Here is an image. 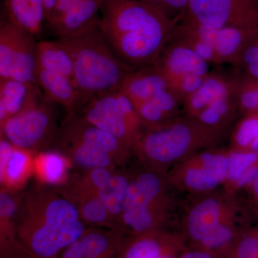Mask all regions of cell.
Returning a JSON list of instances; mask_svg holds the SVG:
<instances>
[{
  "instance_id": "6da1fadb",
  "label": "cell",
  "mask_w": 258,
  "mask_h": 258,
  "mask_svg": "<svg viewBox=\"0 0 258 258\" xmlns=\"http://www.w3.org/2000/svg\"><path fill=\"white\" fill-rule=\"evenodd\" d=\"M100 13L107 42L134 69L155 63L179 23L138 0H102Z\"/></svg>"
},
{
  "instance_id": "7a4b0ae2",
  "label": "cell",
  "mask_w": 258,
  "mask_h": 258,
  "mask_svg": "<svg viewBox=\"0 0 258 258\" xmlns=\"http://www.w3.org/2000/svg\"><path fill=\"white\" fill-rule=\"evenodd\" d=\"M15 223L19 240L33 258H58L87 229L72 202L41 184L21 198Z\"/></svg>"
},
{
  "instance_id": "3957f363",
  "label": "cell",
  "mask_w": 258,
  "mask_h": 258,
  "mask_svg": "<svg viewBox=\"0 0 258 258\" xmlns=\"http://www.w3.org/2000/svg\"><path fill=\"white\" fill-rule=\"evenodd\" d=\"M98 20L76 33L57 38L72 58L74 82L89 99L118 91L127 75L135 69L115 53Z\"/></svg>"
},
{
  "instance_id": "277c9868",
  "label": "cell",
  "mask_w": 258,
  "mask_h": 258,
  "mask_svg": "<svg viewBox=\"0 0 258 258\" xmlns=\"http://www.w3.org/2000/svg\"><path fill=\"white\" fill-rule=\"evenodd\" d=\"M227 132L196 118L180 116L161 128L144 129L132 152L144 167L167 174L171 167L195 153L216 147Z\"/></svg>"
},
{
  "instance_id": "5b68a950",
  "label": "cell",
  "mask_w": 258,
  "mask_h": 258,
  "mask_svg": "<svg viewBox=\"0 0 258 258\" xmlns=\"http://www.w3.org/2000/svg\"><path fill=\"white\" fill-rule=\"evenodd\" d=\"M174 189L164 173L144 166L132 173L117 229L130 237L166 230L175 208Z\"/></svg>"
},
{
  "instance_id": "8992f818",
  "label": "cell",
  "mask_w": 258,
  "mask_h": 258,
  "mask_svg": "<svg viewBox=\"0 0 258 258\" xmlns=\"http://www.w3.org/2000/svg\"><path fill=\"white\" fill-rule=\"evenodd\" d=\"M52 144L54 150L83 171L118 167L133 154L118 139L91 124L76 111H68Z\"/></svg>"
},
{
  "instance_id": "52a82bcc",
  "label": "cell",
  "mask_w": 258,
  "mask_h": 258,
  "mask_svg": "<svg viewBox=\"0 0 258 258\" xmlns=\"http://www.w3.org/2000/svg\"><path fill=\"white\" fill-rule=\"evenodd\" d=\"M76 112L132 151L144 131L133 103L120 90L93 96Z\"/></svg>"
},
{
  "instance_id": "ba28073f",
  "label": "cell",
  "mask_w": 258,
  "mask_h": 258,
  "mask_svg": "<svg viewBox=\"0 0 258 258\" xmlns=\"http://www.w3.org/2000/svg\"><path fill=\"white\" fill-rule=\"evenodd\" d=\"M229 155V149H204L175 164L166 175L179 191L195 196L211 193L225 184Z\"/></svg>"
},
{
  "instance_id": "9c48e42d",
  "label": "cell",
  "mask_w": 258,
  "mask_h": 258,
  "mask_svg": "<svg viewBox=\"0 0 258 258\" xmlns=\"http://www.w3.org/2000/svg\"><path fill=\"white\" fill-rule=\"evenodd\" d=\"M55 104L43 101L36 106L7 120L1 128V137L15 147L37 154L52 143L59 126Z\"/></svg>"
},
{
  "instance_id": "30bf717a",
  "label": "cell",
  "mask_w": 258,
  "mask_h": 258,
  "mask_svg": "<svg viewBox=\"0 0 258 258\" xmlns=\"http://www.w3.org/2000/svg\"><path fill=\"white\" fill-rule=\"evenodd\" d=\"M197 197L181 220V234L189 248H195L217 226L240 212L236 195L223 189Z\"/></svg>"
},
{
  "instance_id": "8fae6325",
  "label": "cell",
  "mask_w": 258,
  "mask_h": 258,
  "mask_svg": "<svg viewBox=\"0 0 258 258\" xmlns=\"http://www.w3.org/2000/svg\"><path fill=\"white\" fill-rule=\"evenodd\" d=\"M181 20L205 28L258 31V0H189Z\"/></svg>"
},
{
  "instance_id": "7c38bea8",
  "label": "cell",
  "mask_w": 258,
  "mask_h": 258,
  "mask_svg": "<svg viewBox=\"0 0 258 258\" xmlns=\"http://www.w3.org/2000/svg\"><path fill=\"white\" fill-rule=\"evenodd\" d=\"M125 237L118 229L91 227L58 258H121Z\"/></svg>"
},
{
  "instance_id": "4fadbf2b",
  "label": "cell",
  "mask_w": 258,
  "mask_h": 258,
  "mask_svg": "<svg viewBox=\"0 0 258 258\" xmlns=\"http://www.w3.org/2000/svg\"><path fill=\"white\" fill-rule=\"evenodd\" d=\"M186 24L197 35L208 42L215 51L222 64H236L247 42L258 35V31L236 28H209L201 25Z\"/></svg>"
},
{
  "instance_id": "5bb4252c",
  "label": "cell",
  "mask_w": 258,
  "mask_h": 258,
  "mask_svg": "<svg viewBox=\"0 0 258 258\" xmlns=\"http://www.w3.org/2000/svg\"><path fill=\"white\" fill-rule=\"evenodd\" d=\"M154 64L166 80L185 75L207 76L210 74L208 62L189 47L172 38Z\"/></svg>"
},
{
  "instance_id": "9a60e30c",
  "label": "cell",
  "mask_w": 258,
  "mask_h": 258,
  "mask_svg": "<svg viewBox=\"0 0 258 258\" xmlns=\"http://www.w3.org/2000/svg\"><path fill=\"white\" fill-rule=\"evenodd\" d=\"M186 249V241L181 233L159 231L126 239L121 258H160Z\"/></svg>"
},
{
  "instance_id": "2e32d148",
  "label": "cell",
  "mask_w": 258,
  "mask_h": 258,
  "mask_svg": "<svg viewBox=\"0 0 258 258\" xmlns=\"http://www.w3.org/2000/svg\"><path fill=\"white\" fill-rule=\"evenodd\" d=\"M36 79L44 93V98L54 104L64 106L68 111H77L89 100L74 79L64 75L37 67Z\"/></svg>"
},
{
  "instance_id": "e0dca14e",
  "label": "cell",
  "mask_w": 258,
  "mask_h": 258,
  "mask_svg": "<svg viewBox=\"0 0 258 258\" xmlns=\"http://www.w3.org/2000/svg\"><path fill=\"white\" fill-rule=\"evenodd\" d=\"M43 100L37 84L13 79L0 81V125Z\"/></svg>"
},
{
  "instance_id": "ac0fdd59",
  "label": "cell",
  "mask_w": 258,
  "mask_h": 258,
  "mask_svg": "<svg viewBox=\"0 0 258 258\" xmlns=\"http://www.w3.org/2000/svg\"><path fill=\"white\" fill-rule=\"evenodd\" d=\"M15 191L2 189L0 194V258H33L19 240L15 219L20 200Z\"/></svg>"
},
{
  "instance_id": "d6986e66",
  "label": "cell",
  "mask_w": 258,
  "mask_h": 258,
  "mask_svg": "<svg viewBox=\"0 0 258 258\" xmlns=\"http://www.w3.org/2000/svg\"><path fill=\"white\" fill-rule=\"evenodd\" d=\"M169 89L165 76L155 64L135 69L127 75L120 91L132 103L149 100L156 95Z\"/></svg>"
},
{
  "instance_id": "ffe728a7",
  "label": "cell",
  "mask_w": 258,
  "mask_h": 258,
  "mask_svg": "<svg viewBox=\"0 0 258 258\" xmlns=\"http://www.w3.org/2000/svg\"><path fill=\"white\" fill-rule=\"evenodd\" d=\"M232 75L210 73L200 87L183 103L185 116L196 118L212 103L232 93Z\"/></svg>"
},
{
  "instance_id": "44dd1931",
  "label": "cell",
  "mask_w": 258,
  "mask_h": 258,
  "mask_svg": "<svg viewBox=\"0 0 258 258\" xmlns=\"http://www.w3.org/2000/svg\"><path fill=\"white\" fill-rule=\"evenodd\" d=\"M72 167L63 154L57 151H42L34 157L33 174L39 183L59 187L69 179V169Z\"/></svg>"
},
{
  "instance_id": "7402d4cb",
  "label": "cell",
  "mask_w": 258,
  "mask_h": 258,
  "mask_svg": "<svg viewBox=\"0 0 258 258\" xmlns=\"http://www.w3.org/2000/svg\"><path fill=\"white\" fill-rule=\"evenodd\" d=\"M101 3L102 0H83L55 23L49 25V28L57 38L76 33L99 18Z\"/></svg>"
},
{
  "instance_id": "603a6c76",
  "label": "cell",
  "mask_w": 258,
  "mask_h": 258,
  "mask_svg": "<svg viewBox=\"0 0 258 258\" xmlns=\"http://www.w3.org/2000/svg\"><path fill=\"white\" fill-rule=\"evenodd\" d=\"M35 154L15 147L8 162L0 168L2 189L17 191L23 187L33 174Z\"/></svg>"
},
{
  "instance_id": "cb8c5ba5",
  "label": "cell",
  "mask_w": 258,
  "mask_h": 258,
  "mask_svg": "<svg viewBox=\"0 0 258 258\" xmlns=\"http://www.w3.org/2000/svg\"><path fill=\"white\" fill-rule=\"evenodd\" d=\"M132 173L116 169L111 181L99 191V196L109 213L113 227L117 229Z\"/></svg>"
},
{
  "instance_id": "d4e9b609",
  "label": "cell",
  "mask_w": 258,
  "mask_h": 258,
  "mask_svg": "<svg viewBox=\"0 0 258 258\" xmlns=\"http://www.w3.org/2000/svg\"><path fill=\"white\" fill-rule=\"evenodd\" d=\"M37 67L74 79V66L69 51L57 41L37 42Z\"/></svg>"
},
{
  "instance_id": "484cf974",
  "label": "cell",
  "mask_w": 258,
  "mask_h": 258,
  "mask_svg": "<svg viewBox=\"0 0 258 258\" xmlns=\"http://www.w3.org/2000/svg\"><path fill=\"white\" fill-rule=\"evenodd\" d=\"M37 42L32 34L22 31L11 79L38 85L36 79Z\"/></svg>"
},
{
  "instance_id": "4316f807",
  "label": "cell",
  "mask_w": 258,
  "mask_h": 258,
  "mask_svg": "<svg viewBox=\"0 0 258 258\" xmlns=\"http://www.w3.org/2000/svg\"><path fill=\"white\" fill-rule=\"evenodd\" d=\"M22 29L2 18L0 22V81L11 79Z\"/></svg>"
},
{
  "instance_id": "83f0119b",
  "label": "cell",
  "mask_w": 258,
  "mask_h": 258,
  "mask_svg": "<svg viewBox=\"0 0 258 258\" xmlns=\"http://www.w3.org/2000/svg\"><path fill=\"white\" fill-rule=\"evenodd\" d=\"M237 113L240 112L232 91L212 103L196 119L209 126L227 130Z\"/></svg>"
},
{
  "instance_id": "f1b7e54d",
  "label": "cell",
  "mask_w": 258,
  "mask_h": 258,
  "mask_svg": "<svg viewBox=\"0 0 258 258\" xmlns=\"http://www.w3.org/2000/svg\"><path fill=\"white\" fill-rule=\"evenodd\" d=\"M233 94L242 114H258V80L243 72L232 75Z\"/></svg>"
},
{
  "instance_id": "f546056e",
  "label": "cell",
  "mask_w": 258,
  "mask_h": 258,
  "mask_svg": "<svg viewBox=\"0 0 258 258\" xmlns=\"http://www.w3.org/2000/svg\"><path fill=\"white\" fill-rule=\"evenodd\" d=\"M232 152H258V114L244 115L231 133L230 147Z\"/></svg>"
},
{
  "instance_id": "4dcf8cb0",
  "label": "cell",
  "mask_w": 258,
  "mask_h": 258,
  "mask_svg": "<svg viewBox=\"0 0 258 258\" xmlns=\"http://www.w3.org/2000/svg\"><path fill=\"white\" fill-rule=\"evenodd\" d=\"M4 18L17 27L32 34L39 35L42 25L37 21L28 0H5Z\"/></svg>"
},
{
  "instance_id": "1f68e13d",
  "label": "cell",
  "mask_w": 258,
  "mask_h": 258,
  "mask_svg": "<svg viewBox=\"0 0 258 258\" xmlns=\"http://www.w3.org/2000/svg\"><path fill=\"white\" fill-rule=\"evenodd\" d=\"M227 258H258V232L243 230L225 254Z\"/></svg>"
},
{
  "instance_id": "d6a6232c",
  "label": "cell",
  "mask_w": 258,
  "mask_h": 258,
  "mask_svg": "<svg viewBox=\"0 0 258 258\" xmlns=\"http://www.w3.org/2000/svg\"><path fill=\"white\" fill-rule=\"evenodd\" d=\"M207 76L185 75L171 78L167 80V82L169 90L181 101L183 106L184 102L203 84Z\"/></svg>"
},
{
  "instance_id": "836d02e7",
  "label": "cell",
  "mask_w": 258,
  "mask_h": 258,
  "mask_svg": "<svg viewBox=\"0 0 258 258\" xmlns=\"http://www.w3.org/2000/svg\"><path fill=\"white\" fill-rule=\"evenodd\" d=\"M235 66L242 72L258 80V35L246 44Z\"/></svg>"
},
{
  "instance_id": "e575fe53",
  "label": "cell",
  "mask_w": 258,
  "mask_h": 258,
  "mask_svg": "<svg viewBox=\"0 0 258 258\" xmlns=\"http://www.w3.org/2000/svg\"><path fill=\"white\" fill-rule=\"evenodd\" d=\"M152 7L171 20L181 22L187 9L189 0H138Z\"/></svg>"
},
{
  "instance_id": "d590c367",
  "label": "cell",
  "mask_w": 258,
  "mask_h": 258,
  "mask_svg": "<svg viewBox=\"0 0 258 258\" xmlns=\"http://www.w3.org/2000/svg\"><path fill=\"white\" fill-rule=\"evenodd\" d=\"M82 1L83 0H57L54 9L52 10L50 20L47 23L48 25L55 23L69 10Z\"/></svg>"
},
{
  "instance_id": "8d00e7d4",
  "label": "cell",
  "mask_w": 258,
  "mask_h": 258,
  "mask_svg": "<svg viewBox=\"0 0 258 258\" xmlns=\"http://www.w3.org/2000/svg\"><path fill=\"white\" fill-rule=\"evenodd\" d=\"M179 258H227L225 256L220 255L207 251L200 249L187 248L185 249Z\"/></svg>"
},
{
  "instance_id": "74e56055",
  "label": "cell",
  "mask_w": 258,
  "mask_h": 258,
  "mask_svg": "<svg viewBox=\"0 0 258 258\" xmlns=\"http://www.w3.org/2000/svg\"><path fill=\"white\" fill-rule=\"evenodd\" d=\"M37 21L42 25L45 21V11L42 0H28Z\"/></svg>"
},
{
  "instance_id": "f35d334b",
  "label": "cell",
  "mask_w": 258,
  "mask_h": 258,
  "mask_svg": "<svg viewBox=\"0 0 258 258\" xmlns=\"http://www.w3.org/2000/svg\"><path fill=\"white\" fill-rule=\"evenodd\" d=\"M42 1H43L44 7H45V21L47 23L50 20L52 10L54 9L57 0H42Z\"/></svg>"
},
{
  "instance_id": "ab89813d",
  "label": "cell",
  "mask_w": 258,
  "mask_h": 258,
  "mask_svg": "<svg viewBox=\"0 0 258 258\" xmlns=\"http://www.w3.org/2000/svg\"><path fill=\"white\" fill-rule=\"evenodd\" d=\"M252 210H253L254 214L256 215V216H257L258 217V203L256 204V205H254V206L252 207Z\"/></svg>"
},
{
  "instance_id": "60d3db41",
  "label": "cell",
  "mask_w": 258,
  "mask_h": 258,
  "mask_svg": "<svg viewBox=\"0 0 258 258\" xmlns=\"http://www.w3.org/2000/svg\"><path fill=\"white\" fill-rule=\"evenodd\" d=\"M255 229H256V230H257V232H258V225L257 226V227H255Z\"/></svg>"
}]
</instances>
